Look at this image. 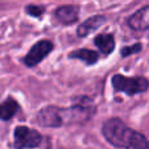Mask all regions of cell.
Instances as JSON below:
<instances>
[{
  "instance_id": "obj_6",
  "label": "cell",
  "mask_w": 149,
  "mask_h": 149,
  "mask_svg": "<svg viewBox=\"0 0 149 149\" xmlns=\"http://www.w3.org/2000/svg\"><path fill=\"white\" fill-rule=\"evenodd\" d=\"M53 48H54V45L49 40H41V41L36 42L31 48V50L28 52V54L24 57V63L28 68L37 66L42 59L53 50Z\"/></svg>"
},
{
  "instance_id": "obj_13",
  "label": "cell",
  "mask_w": 149,
  "mask_h": 149,
  "mask_svg": "<svg viewBox=\"0 0 149 149\" xmlns=\"http://www.w3.org/2000/svg\"><path fill=\"white\" fill-rule=\"evenodd\" d=\"M141 50V44H133L132 46H128V48L121 49V56L127 57V56H132V54H136Z\"/></svg>"
},
{
  "instance_id": "obj_4",
  "label": "cell",
  "mask_w": 149,
  "mask_h": 149,
  "mask_svg": "<svg viewBox=\"0 0 149 149\" xmlns=\"http://www.w3.org/2000/svg\"><path fill=\"white\" fill-rule=\"evenodd\" d=\"M15 149H25V148H37L41 144L42 137L38 131L28 128L25 125H19L15 130Z\"/></svg>"
},
{
  "instance_id": "obj_7",
  "label": "cell",
  "mask_w": 149,
  "mask_h": 149,
  "mask_svg": "<svg viewBox=\"0 0 149 149\" xmlns=\"http://www.w3.org/2000/svg\"><path fill=\"white\" fill-rule=\"evenodd\" d=\"M127 24L130 25V28H132L133 31H146L149 29V6L143 7L141 9H139L137 12L128 17Z\"/></svg>"
},
{
  "instance_id": "obj_5",
  "label": "cell",
  "mask_w": 149,
  "mask_h": 149,
  "mask_svg": "<svg viewBox=\"0 0 149 149\" xmlns=\"http://www.w3.org/2000/svg\"><path fill=\"white\" fill-rule=\"evenodd\" d=\"M37 123L42 127H61L66 124L65 119V108H59L56 106H49V107L42 108L37 113Z\"/></svg>"
},
{
  "instance_id": "obj_3",
  "label": "cell",
  "mask_w": 149,
  "mask_h": 149,
  "mask_svg": "<svg viewBox=\"0 0 149 149\" xmlns=\"http://www.w3.org/2000/svg\"><path fill=\"white\" fill-rule=\"evenodd\" d=\"M115 91L125 93L128 95H136V94L145 93L149 87V82L144 77H132L127 78L121 74H115L111 79Z\"/></svg>"
},
{
  "instance_id": "obj_10",
  "label": "cell",
  "mask_w": 149,
  "mask_h": 149,
  "mask_svg": "<svg viewBox=\"0 0 149 149\" xmlns=\"http://www.w3.org/2000/svg\"><path fill=\"white\" fill-rule=\"evenodd\" d=\"M94 42H95L96 48L103 54H110L115 49V40H113L112 34H98L94 40Z\"/></svg>"
},
{
  "instance_id": "obj_14",
  "label": "cell",
  "mask_w": 149,
  "mask_h": 149,
  "mask_svg": "<svg viewBox=\"0 0 149 149\" xmlns=\"http://www.w3.org/2000/svg\"><path fill=\"white\" fill-rule=\"evenodd\" d=\"M25 11H26V13L28 15H31V16H34V17H38V16H41L42 13H44V7H38V6H28L25 8Z\"/></svg>"
},
{
  "instance_id": "obj_9",
  "label": "cell",
  "mask_w": 149,
  "mask_h": 149,
  "mask_svg": "<svg viewBox=\"0 0 149 149\" xmlns=\"http://www.w3.org/2000/svg\"><path fill=\"white\" fill-rule=\"evenodd\" d=\"M104 23H106V16H103V15L91 16L90 19L83 21V23L78 26L77 33H78L79 37H86V36H88V34H91L93 32H95L98 28H100Z\"/></svg>"
},
{
  "instance_id": "obj_12",
  "label": "cell",
  "mask_w": 149,
  "mask_h": 149,
  "mask_svg": "<svg viewBox=\"0 0 149 149\" xmlns=\"http://www.w3.org/2000/svg\"><path fill=\"white\" fill-rule=\"evenodd\" d=\"M70 58H78L86 62V65H94L99 59V56L96 52L90 50V49H79V50H75L70 54Z\"/></svg>"
},
{
  "instance_id": "obj_11",
  "label": "cell",
  "mask_w": 149,
  "mask_h": 149,
  "mask_svg": "<svg viewBox=\"0 0 149 149\" xmlns=\"http://www.w3.org/2000/svg\"><path fill=\"white\" fill-rule=\"evenodd\" d=\"M17 111H19V103L15 99L8 98L6 102L0 104V119L6 121L9 120L16 115Z\"/></svg>"
},
{
  "instance_id": "obj_8",
  "label": "cell",
  "mask_w": 149,
  "mask_h": 149,
  "mask_svg": "<svg viewBox=\"0 0 149 149\" xmlns=\"http://www.w3.org/2000/svg\"><path fill=\"white\" fill-rule=\"evenodd\" d=\"M54 16L59 23L66 24V25H71V24L77 23L79 16V7L77 6H62L58 7L54 12Z\"/></svg>"
},
{
  "instance_id": "obj_2",
  "label": "cell",
  "mask_w": 149,
  "mask_h": 149,
  "mask_svg": "<svg viewBox=\"0 0 149 149\" xmlns=\"http://www.w3.org/2000/svg\"><path fill=\"white\" fill-rule=\"evenodd\" d=\"M96 112V107L94 102L91 99L86 98V96H81L75 100L73 106L69 108H65V118H66V124L71 123H86L88 121Z\"/></svg>"
},
{
  "instance_id": "obj_1",
  "label": "cell",
  "mask_w": 149,
  "mask_h": 149,
  "mask_svg": "<svg viewBox=\"0 0 149 149\" xmlns=\"http://www.w3.org/2000/svg\"><path fill=\"white\" fill-rule=\"evenodd\" d=\"M102 132L106 140L113 146L123 149H146L148 141L137 131L127 125L123 120L118 118L108 119L103 123Z\"/></svg>"
}]
</instances>
